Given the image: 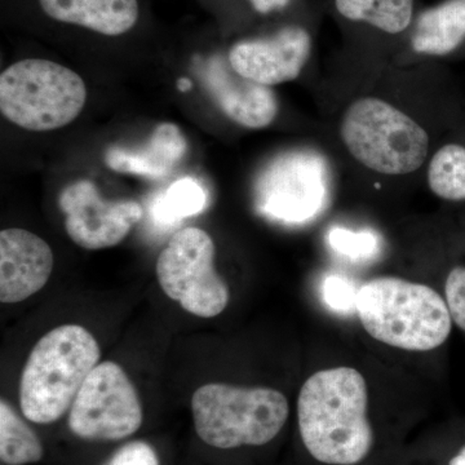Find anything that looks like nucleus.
I'll return each instance as SVG.
<instances>
[{
    "label": "nucleus",
    "mask_w": 465,
    "mask_h": 465,
    "mask_svg": "<svg viewBox=\"0 0 465 465\" xmlns=\"http://www.w3.org/2000/svg\"><path fill=\"white\" fill-rule=\"evenodd\" d=\"M365 378L351 367H333L312 375L300 391V437L312 458L326 465L362 463L374 446L367 416Z\"/></svg>",
    "instance_id": "f257e3e1"
},
{
    "label": "nucleus",
    "mask_w": 465,
    "mask_h": 465,
    "mask_svg": "<svg viewBox=\"0 0 465 465\" xmlns=\"http://www.w3.org/2000/svg\"><path fill=\"white\" fill-rule=\"evenodd\" d=\"M357 314L375 341L410 351L440 348L454 324L445 298L436 290L396 277L363 283L358 289Z\"/></svg>",
    "instance_id": "f03ea898"
},
{
    "label": "nucleus",
    "mask_w": 465,
    "mask_h": 465,
    "mask_svg": "<svg viewBox=\"0 0 465 465\" xmlns=\"http://www.w3.org/2000/svg\"><path fill=\"white\" fill-rule=\"evenodd\" d=\"M100 356L99 342L78 324H64L39 339L21 376L20 406L27 420L51 424L63 418Z\"/></svg>",
    "instance_id": "7ed1b4c3"
},
{
    "label": "nucleus",
    "mask_w": 465,
    "mask_h": 465,
    "mask_svg": "<svg viewBox=\"0 0 465 465\" xmlns=\"http://www.w3.org/2000/svg\"><path fill=\"white\" fill-rule=\"evenodd\" d=\"M192 415L204 443L231 450L273 440L289 419L290 406L283 393L272 388L213 382L193 394Z\"/></svg>",
    "instance_id": "20e7f679"
},
{
    "label": "nucleus",
    "mask_w": 465,
    "mask_h": 465,
    "mask_svg": "<svg viewBox=\"0 0 465 465\" xmlns=\"http://www.w3.org/2000/svg\"><path fill=\"white\" fill-rule=\"evenodd\" d=\"M85 100L84 79L54 61H18L0 75V110L25 130L42 133L72 124Z\"/></svg>",
    "instance_id": "39448f33"
},
{
    "label": "nucleus",
    "mask_w": 465,
    "mask_h": 465,
    "mask_svg": "<svg viewBox=\"0 0 465 465\" xmlns=\"http://www.w3.org/2000/svg\"><path fill=\"white\" fill-rule=\"evenodd\" d=\"M341 139L358 162L382 174H406L423 166L430 136L420 124L387 101H354L341 122Z\"/></svg>",
    "instance_id": "423d86ee"
},
{
    "label": "nucleus",
    "mask_w": 465,
    "mask_h": 465,
    "mask_svg": "<svg viewBox=\"0 0 465 465\" xmlns=\"http://www.w3.org/2000/svg\"><path fill=\"white\" fill-rule=\"evenodd\" d=\"M157 277L168 298L194 316L216 317L228 307L231 292L216 272L215 244L200 228L182 229L171 238L157 260Z\"/></svg>",
    "instance_id": "0eeeda50"
},
{
    "label": "nucleus",
    "mask_w": 465,
    "mask_h": 465,
    "mask_svg": "<svg viewBox=\"0 0 465 465\" xmlns=\"http://www.w3.org/2000/svg\"><path fill=\"white\" fill-rule=\"evenodd\" d=\"M142 424V401L124 370L112 361L99 363L70 407V430L82 440H119Z\"/></svg>",
    "instance_id": "6e6552de"
},
{
    "label": "nucleus",
    "mask_w": 465,
    "mask_h": 465,
    "mask_svg": "<svg viewBox=\"0 0 465 465\" xmlns=\"http://www.w3.org/2000/svg\"><path fill=\"white\" fill-rule=\"evenodd\" d=\"M327 202V167L316 153L293 152L275 158L255 186L256 210L283 224H304L316 219Z\"/></svg>",
    "instance_id": "1a4fd4ad"
},
{
    "label": "nucleus",
    "mask_w": 465,
    "mask_h": 465,
    "mask_svg": "<svg viewBox=\"0 0 465 465\" xmlns=\"http://www.w3.org/2000/svg\"><path fill=\"white\" fill-rule=\"evenodd\" d=\"M65 215V229L84 250L114 247L143 217V207L134 201H106L88 180L70 183L58 197Z\"/></svg>",
    "instance_id": "9d476101"
},
{
    "label": "nucleus",
    "mask_w": 465,
    "mask_h": 465,
    "mask_svg": "<svg viewBox=\"0 0 465 465\" xmlns=\"http://www.w3.org/2000/svg\"><path fill=\"white\" fill-rule=\"evenodd\" d=\"M311 51L307 30L287 26L269 38L237 43L229 52V61L238 74L271 87L298 78Z\"/></svg>",
    "instance_id": "9b49d317"
},
{
    "label": "nucleus",
    "mask_w": 465,
    "mask_h": 465,
    "mask_svg": "<svg viewBox=\"0 0 465 465\" xmlns=\"http://www.w3.org/2000/svg\"><path fill=\"white\" fill-rule=\"evenodd\" d=\"M195 74L217 106L235 124L264 128L277 116V97L271 87L238 74L229 58L215 54L201 61Z\"/></svg>",
    "instance_id": "f8f14e48"
},
{
    "label": "nucleus",
    "mask_w": 465,
    "mask_h": 465,
    "mask_svg": "<svg viewBox=\"0 0 465 465\" xmlns=\"http://www.w3.org/2000/svg\"><path fill=\"white\" fill-rule=\"evenodd\" d=\"M54 258L50 244L25 229L0 232V302L15 304L41 291L50 280Z\"/></svg>",
    "instance_id": "ddd939ff"
},
{
    "label": "nucleus",
    "mask_w": 465,
    "mask_h": 465,
    "mask_svg": "<svg viewBox=\"0 0 465 465\" xmlns=\"http://www.w3.org/2000/svg\"><path fill=\"white\" fill-rule=\"evenodd\" d=\"M188 143L176 124H159L148 143L140 148H110L105 162L121 173L139 174L148 179L166 177L182 162Z\"/></svg>",
    "instance_id": "4468645a"
},
{
    "label": "nucleus",
    "mask_w": 465,
    "mask_h": 465,
    "mask_svg": "<svg viewBox=\"0 0 465 465\" xmlns=\"http://www.w3.org/2000/svg\"><path fill=\"white\" fill-rule=\"evenodd\" d=\"M45 14L60 23L116 36L130 32L139 18L137 0H39Z\"/></svg>",
    "instance_id": "2eb2a0df"
},
{
    "label": "nucleus",
    "mask_w": 465,
    "mask_h": 465,
    "mask_svg": "<svg viewBox=\"0 0 465 465\" xmlns=\"http://www.w3.org/2000/svg\"><path fill=\"white\" fill-rule=\"evenodd\" d=\"M465 42V0H446L416 21L412 48L428 56H448Z\"/></svg>",
    "instance_id": "dca6fc26"
},
{
    "label": "nucleus",
    "mask_w": 465,
    "mask_h": 465,
    "mask_svg": "<svg viewBox=\"0 0 465 465\" xmlns=\"http://www.w3.org/2000/svg\"><path fill=\"white\" fill-rule=\"evenodd\" d=\"M348 20L370 24L388 34L405 32L412 20L414 0H335Z\"/></svg>",
    "instance_id": "f3484780"
},
{
    "label": "nucleus",
    "mask_w": 465,
    "mask_h": 465,
    "mask_svg": "<svg viewBox=\"0 0 465 465\" xmlns=\"http://www.w3.org/2000/svg\"><path fill=\"white\" fill-rule=\"evenodd\" d=\"M45 455L41 440L5 400L0 402V459L7 465L38 463Z\"/></svg>",
    "instance_id": "a211bd4d"
},
{
    "label": "nucleus",
    "mask_w": 465,
    "mask_h": 465,
    "mask_svg": "<svg viewBox=\"0 0 465 465\" xmlns=\"http://www.w3.org/2000/svg\"><path fill=\"white\" fill-rule=\"evenodd\" d=\"M207 194L203 186L192 177L177 180L158 195L150 207L155 225L170 228L202 213L206 207Z\"/></svg>",
    "instance_id": "6ab92c4d"
},
{
    "label": "nucleus",
    "mask_w": 465,
    "mask_h": 465,
    "mask_svg": "<svg viewBox=\"0 0 465 465\" xmlns=\"http://www.w3.org/2000/svg\"><path fill=\"white\" fill-rule=\"evenodd\" d=\"M428 183L440 200L465 202V143H448L437 150L428 167Z\"/></svg>",
    "instance_id": "aec40b11"
},
{
    "label": "nucleus",
    "mask_w": 465,
    "mask_h": 465,
    "mask_svg": "<svg viewBox=\"0 0 465 465\" xmlns=\"http://www.w3.org/2000/svg\"><path fill=\"white\" fill-rule=\"evenodd\" d=\"M329 243L336 252L354 262H367L379 253V237L371 232L333 228L329 232Z\"/></svg>",
    "instance_id": "412c9836"
},
{
    "label": "nucleus",
    "mask_w": 465,
    "mask_h": 465,
    "mask_svg": "<svg viewBox=\"0 0 465 465\" xmlns=\"http://www.w3.org/2000/svg\"><path fill=\"white\" fill-rule=\"evenodd\" d=\"M443 298L448 304L452 322L465 332V265H455L450 269Z\"/></svg>",
    "instance_id": "4be33fe9"
},
{
    "label": "nucleus",
    "mask_w": 465,
    "mask_h": 465,
    "mask_svg": "<svg viewBox=\"0 0 465 465\" xmlns=\"http://www.w3.org/2000/svg\"><path fill=\"white\" fill-rule=\"evenodd\" d=\"M324 302L336 312H357L358 289L351 281L342 277L327 278L323 284Z\"/></svg>",
    "instance_id": "5701e85b"
},
{
    "label": "nucleus",
    "mask_w": 465,
    "mask_h": 465,
    "mask_svg": "<svg viewBox=\"0 0 465 465\" xmlns=\"http://www.w3.org/2000/svg\"><path fill=\"white\" fill-rule=\"evenodd\" d=\"M105 465H159V460L149 443L134 440L119 449Z\"/></svg>",
    "instance_id": "b1692460"
},
{
    "label": "nucleus",
    "mask_w": 465,
    "mask_h": 465,
    "mask_svg": "<svg viewBox=\"0 0 465 465\" xmlns=\"http://www.w3.org/2000/svg\"><path fill=\"white\" fill-rule=\"evenodd\" d=\"M250 2L255 11L265 15L287 7L291 0H250Z\"/></svg>",
    "instance_id": "393cba45"
},
{
    "label": "nucleus",
    "mask_w": 465,
    "mask_h": 465,
    "mask_svg": "<svg viewBox=\"0 0 465 465\" xmlns=\"http://www.w3.org/2000/svg\"><path fill=\"white\" fill-rule=\"evenodd\" d=\"M449 465H465V445L452 457Z\"/></svg>",
    "instance_id": "a878e982"
},
{
    "label": "nucleus",
    "mask_w": 465,
    "mask_h": 465,
    "mask_svg": "<svg viewBox=\"0 0 465 465\" xmlns=\"http://www.w3.org/2000/svg\"><path fill=\"white\" fill-rule=\"evenodd\" d=\"M177 87H179V90L183 92L189 91L192 88V82L186 78L179 79V82H177Z\"/></svg>",
    "instance_id": "bb28decb"
}]
</instances>
